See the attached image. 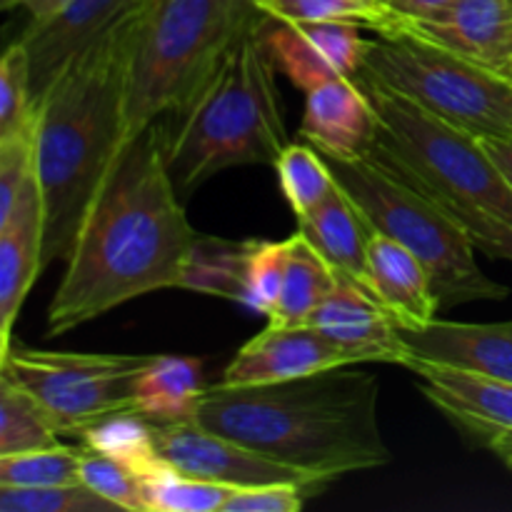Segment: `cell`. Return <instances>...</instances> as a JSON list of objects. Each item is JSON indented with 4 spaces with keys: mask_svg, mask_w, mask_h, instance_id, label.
<instances>
[{
    "mask_svg": "<svg viewBox=\"0 0 512 512\" xmlns=\"http://www.w3.org/2000/svg\"><path fill=\"white\" fill-rule=\"evenodd\" d=\"M368 38L358 78L395 90L478 138L512 135V78L403 28Z\"/></svg>",
    "mask_w": 512,
    "mask_h": 512,
    "instance_id": "7",
    "label": "cell"
},
{
    "mask_svg": "<svg viewBox=\"0 0 512 512\" xmlns=\"http://www.w3.org/2000/svg\"><path fill=\"white\" fill-rule=\"evenodd\" d=\"M263 20L258 0H143L130 35L125 140L183 108Z\"/></svg>",
    "mask_w": 512,
    "mask_h": 512,
    "instance_id": "5",
    "label": "cell"
},
{
    "mask_svg": "<svg viewBox=\"0 0 512 512\" xmlns=\"http://www.w3.org/2000/svg\"><path fill=\"white\" fill-rule=\"evenodd\" d=\"M273 168L278 173L280 190H283L285 200L293 208L295 218L318 208L338 188V180H335L325 155L310 143L285 145Z\"/></svg>",
    "mask_w": 512,
    "mask_h": 512,
    "instance_id": "27",
    "label": "cell"
},
{
    "mask_svg": "<svg viewBox=\"0 0 512 512\" xmlns=\"http://www.w3.org/2000/svg\"><path fill=\"white\" fill-rule=\"evenodd\" d=\"M40 185L0 228V358L13 348V328L30 288L43 273Z\"/></svg>",
    "mask_w": 512,
    "mask_h": 512,
    "instance_id": "20",
    "label": "cell"
},
{
    "mask_svg": "<svg viewBox=\"0 0 512 512\" xmlns=\"http://www.w3.org/2000/svg\"><path fill=\"white\" fill-rule=\"evenodd\" d=\"M308 325L333 340L340 353L355 365H405L408 360L398 320L370 293L368 285L345 273H335L333 290L310 315Z\"/></svg>",
    "mask_w": 512,
    "mask_h": 512,
    "instance_id": "11",
    "label": "cell"
},
{
    "mask_svg": "<svg viewBox=\"0 0 512 512\" xmlns=\"http://www.w3.org/2000/svg\"><path fill=\"white\" fill-rule=\"evenodd\" d=\"M385 28L410 30L465 58L503 68L512 55V0H455L438 18L420 23L393 20Z\"/></svg>",
    "mask_w": 512,
    "mask_h": 512,
    "instance_id": "18",
    "label": "cell"
},
{
    "mask_svg": "<svg viewBox=\"0 0 512 512\" xmlns=\"http://www.w3.org/2000/svg\"><path fill=\"white\" fill-rule=\"evenodd\" d=\"M355 365L340 353L333 340L325 338L308 323L278 325L268 328L235 353L225 368L220 385L225 388H250V385H273L285 380L305 378L323 370Z\"/></svg>",
    "mask_w": 512,
    "mask_h": 512,
    "instance_id": "13",
    "label": "cell"
},
{
    "mask_svg": "<svg viewBox=\"0 0 512 512\" xmlns=\"http://www.w3.org/2000/svg\"><path fill=\"white\" fill-rule=\"evenodd\" d=\"M135 10L75 55L35 100L33 148L43 198V268L68 258L90 200L125 143V85Z\"/></svg>",
    "mask_w": 512,
    "mask_h": 512,
    "instance_id": "3",
    "label": "cell"
},
{
    "mask_svg": "<svg viewBox=\"0 0 512 512\" xmlns=\"http://www.w3.org/2000/svg\"><path fill=\"white\" fill-rule=\"evenodd\" d=\"M83 448L53 445L18 455H0V485L8 488H53L80 480Z\"/></svg>",
    "mask_w": 512,
    "mask_h": 512,
    "instance_id": "28",
    "label": "cell"
},
{
    "mask_svg": "<svg viewBox=\"0 0 512 512\" xmlns=\"http://www.w3.org/2000/svg\"><path fill=\"white\" fill-rule=\"evenodd\" d=\"M483 445L493 450V453L512 470V430H503V433L490 435Z\"/></svg>",
    "mask_w": 512,
    "mask_h": 512,
    "instance_id": "41",
    "label": "cell"
},
{
    "mask_svg": "<svg viewBox=\"0 0 512 512\" xmlns=\"http://www.w3.org/2000/svg\"><path fill=\"white\" fill-rule=\"evenodd\" d=\"M500 70H503V73L508 75V78H512V55H510V60H508V63H505L503 68H500Z\"/></svg>",
    "mask_w": 512,
    "mask_h": 512,
    "instance_id": "43",
    "label": "cell"
},
{
    "mask_svg": "<svg viewBox=\"0 0 512 512\" xmlns=\"http://www.w3.org/2000/svg\"><path fill=\"white\" fill-rule=\"evenodd\" d=\"M18 3H20V0H0V8L13 10V8H18Z\"/></svg>",
    "mask_w": 512,
    "mask_h": 512,
    "instance_id": "42",
    "label": "cell"
},
{
    "mask_svg": "<svg viewBox=\"0 0 512 512\" xmlns=\"http://www.w3.org/2000/svg\"><path fill=\"white\" fill-rule=\"evenodd\" d=\"M265 40L275 65L300 90L333 78H358L365 43L358 23L320 20V23H280L265 20Z\"/></svg>",
    "mask_w": 512,
    "mask_h": 512,
    "instance_id": "12",
    "label": "cell"
},
{
    "mask_svg": "<svg viewBox=\"0 0 512 512\" xmlns=\"http://www.w3.org/2000/svg\"><path fill=\"white\" fill-rule=\"evenodd\" d=\"M378 110L375 158L445 200L512 225V188L478 135L420 108L395 90L358 78Z\"/></svg>",
    "mask_w": 512,
    "mask_h": 512,
    "instance_id": "8",
    "label": "cell"
},
{
    "mask_svg": "<svg viewBox=\"0 0 512 512\" xmlns=\"http://www.w3.org/2000/svg\"><path fill=\"white\" fill-rule=\"evenodd\" d=\"M198 235L170 178L160 118L120 145L100 180L50 300V338L140 295L180 288Z\"/></svg>",
    "mask_w": 512,
    "mask_h": 512,
    "instance_id": "1",
    "label": "cell"
},
{
    "mask_svg": "<svg viewBox=\"0 0 512 512\" xmlns=\"http://www.w3.org/2000/svg\"><path fill=\"white\" fill-rule=\"evenodd\" d=\"M230 490L228 485L190 478L165 465L143 480L145 512H220Z\"/></svg>",
    "mask_w": 512,
    "mask_h": 512,
    "instance_id": "29",
    "label": "cell"
},
{
    "mask_svg": "<svg viewBox=\"0 0 512 512\" xmlns=\"http://www.w3.org/2000/svg\"><path fill=\"white\" fill-rule=\"evenodd\" d=\"M265 20L233 45L183 108L163 118L165 160L180 198L223 170L273 165L290 143Z\"/></svg>",
    "mask_w": 512,
    "mask_h": 512,
    "instance_id": "4",
    "label": "cell"
},
{
    "mask_svg": "<svg viewBox=\"0 0 512 512\" xmlns=\"http://www.w3.org/2000/svg\"><path fill=\"white\" fill-rule=\"evenodd\" d=\"M195 423L323 485L390 463L380 430V378L355 365L273 385H210Z\"/></svg>",
    "mask_w": 512,
    "mask_h": 512,
    "instance_id": "2",
    "label": "cell"
},
{
    "mask_svg": "<svg viewBox=\"0 0 512 512\" xmlns=\"http://www.w3.org/2000/svg\"><path fill=\"white\" fill-rule=\"evenodd\" d=\"M378 128V110L358 78H333L308 90L300 133L325 158H365L373 153Z\"/></svg>",
    "mask_w": 512,
    "mask_h": 512,
    "instance_id": "15",
    "label": "cell"
},
{
    "mask_svg": "<svg viewBox=\"0 0 512 512\" xmlns=\"http://www.w3.org/2000/svg\"><path fill=\"white\" fill-rule=\"evenodd\" d=\"M418 185V183H415ZM425 190V188H423ZM430 193V190H428ZM460 220V223L468 228L470 238H473L475 248L480 253L490 255V258H500V260H510L512 263V225L505 223V220L495 218V215L485 213V210L478 208H468V205H458V203H450L445 200L443 195L438 193H430Z\"/></svg>",
    "mask_w": 512,
    "mask_h": 512,
    "instance_id": "36",
    "label": "cell"
},
{
    "mask_svg": "<svg viewBox=\"0 0 512 512\" xmlns=\"http://www.w3.org/2000/svg\"><path fill=\"white\" fill-rule=\"evenodd\" d=\"M305 495L315 493L295 483L233 488L220 512H298L305 505Z\"/></svg>",
    "mask_w": 512,
    "mask_h": 512,
    "instance_id": "37",
    "label": "cell"
},
{
    "mask_svg": "<svg viewBox=\"0 0 512 512\" xmlns=\"http://www.w3.org/2000/svg\"><path fill=\"white\" fill-rule=\"evenodd\" d=\"M258 5L268 18L280 23L348 20L380 30L390 20L380 0H258Z\"/></svg>",
    "mask_w": 512,
    "mask_h": 512,
    "instance_id": "30",
    "label": "cell"
},
{
    "mask_svg": "<svg viewBox=\"0 0 512 512\" xmlns=\"http://www.w3.org/2000/svg\"><path fill=\"white\" fill-rule=\"evenodd\" d=\"M333 285L335 270L300 238V233H293L288 238V268H285L283 290L268 320L278 325L308 323L310 315L328 298Z\"/></svg>",
    "mask_w": 512,
    "mask_h": 512,
    "instance_id": "24",
    "label": "cell"
},
{
    "mask_svg": "<svg viewBox=\"0 0 512 512\" xmlns=\"http://www.w3.org/2000/svg\"><path fill=\"white\" fill-rule=\"evenodd\" d=\"M60 445V433L43 405L10 375L0 373V455Z\"/></svg>",
    "mask_w": 512,
    "mask_h": 512,
    "instance_id": "25",
    "label": "cell"
},
{
    "mask_svg": "<svg viewBox=\"0 0 512 512\" xmlns=\"http://www.w3.org/2000/svg\"><path fill=\"white\" fill-rule=\"evenodd\" d=\"M35 188H38V175H35L33 125H28L18 133L0 138V228L10 223L15 210Z\"/></svg>",
    "mask_w": 512,
    "mask_h": 512,
    "instance_id": "31",
    "label": "cell"
},
{
    "mask_svg": "<svg viewBox=\"0 0 512 512\" xmlns=\"http://www.w3.org/2000/svg\"><path fill=\"white\" fill-rule=\"evenodd\" d=\"M363 283L398 320L400 328H423L438 318L440 303L428 268L418 255L390 235H370Z\"/></svg>",
    "mask_w": 512,
    "mask_h": 512,
    "instance_id": "19",
    "label": "cell"
},
{
    "mask_svg": "<svg viewBox=\"0 0 512 512\" xmlns=\"http://www.w3.org/2000/svg\"><path fill=\"white\" fill-rule=\"evenodd\" d=\"M380 3L388 10V23H393V20L420 23V20L438 18V15L445 13L455 0H380Z\"/></svg>",
    "mask_w": 512,
    "mask_h": 512,
    "instance_id": "38",
    "label": "cell"
},
{
    "mask_svg": "<svg viewBox=\"0 0 512 512\" xmlns=\"http://www.w3.org/2000/svg\"><path fill=\"white\" fill-rule=\"evenodd\" d=\"M153 355L58 353L13 345L0 373L28 390L58 428L60 438H83L90 425L133 413L135 383Z\"/></svg>",
    "mask_w": 512,
    "mask_h": 512,
    "instance_id": "9",
    "label": "cell"
},
{
    "mask_svg": "<svg viewBox=\"0 0 512 512\" xmlns=\"http://www.w3.org/2000/svg\"><path fill=\"white\" fill-rule=\"evenodd\" d=\"M35 98L30 58L20 40L8 45L0 60V138L33 125Z\"/></svg>",
    "mask_w": 512,
    "mask_h": 512,
    "instance_id": "33",
    "label": "cell"
},
{
    "mask_svg": "<svg viewBox=\"0 0 512 512\" xmlns=\"http://www.w3.org/2000/svg\"><path fill=\"white\" fill-rule=\"evenodd\" d=\"M295 233H300V238L335 273H345L363 283L368 243L375 230L363 215V210L358 208V203L340 185L318 208L300 215Z\"/></svg>",
    "mask_w": 512,
    "mask_h": 512,
    "instance_id": "21",
    "label": "cell"
},
{
    "mask_svg": "<svg viewBox=\"0 0 512 512\" xmlns=\"http://www.w3.org/2000/svg\"><path fill=\"white\" fill-rule=\"evenodd\" d=\"M340 188L358 203L375 233H385L428 268L440 310L478 300H505L508 285L480 270L468 228L435 195L375 155L325 158Z\"/></svg>",
    "mask_w": 512,
    "mask_h": 512,
    "instance_id": "6",
    "label": "cell"
},
{
    "mask_svg": "<svg viewBox=\"0 0 512 512\" xmlns=\"http://www.w3.org/2000/svg\"><path fill=\"white\" fill-rule=\"evenodd\" d=\"M68 3H73V0H20L18 8L28 10L30 20H43L48 18V15L58 13V10L65 8Z\"/></svg>",
    "mask_w": 512,
    "mask_h": 512,
    "instance_id": "40",
    "label": "cell"
},
{
    "mask_svg": "<svg viewBox=\"0 0 512 512\" xmlns=\"http://www.w3.org/2000/svg\"><path fill=\"white\" fill-rule=\"evenodd\" d=\"M203 360L185 355H153L135 383L133 413L153 425L195 420L205 390Z\"/></svg>",
    "mask_w": 512,
    "mask_h": 512,
    "instance_id": "22",
    "label": "cell"
},
{
    "mask_svg": "<svg viewBox=\"0 0 512 512\" xmlns=\"http://www.w3.org/2000/svg\"><path fill=\"white\" fill-rule=\"evenodd\" d=\"M403 368L418 375L420 390L435 408L480 443L512 430V383L420 358H408Z\"/></svg>",
    "mask_w": 512,
    "mask_h": 512,
    "instance_id": "16",
    "label": "cell"
},
{
    "mask_svg": "<svg viewBox=\"0 0 512 512\" xmlns=\"http://www.w3.org/2000/svg\"><path fill=\"white\" fill-rule=\"evenodd\" d=\"M285 268H288V240H280V243L258 240L253 258H250L248 305L245 308L263 315L273 313L280 290H283Z\"/></svg>",
    "mask_w": 512,
    "mask_h": 512,
    "instance_id": "35",
    "label": "cell"
},
{
    "mask_svg": "<svg viewBox=\"0 0 512 512\" xmlns=\"http://www.w3.org/2000/svg\"><path fill=\"white\" fill-rule=\"evenodd\" d=\"M408 358L450 365L485 378L512 383V320L453 323L435 318L423 328H400Z\"/></svg>",
    "mask_w": 512,
    "mask_h": 512,
    "instance_id": "17",
    "label": "cell"
},
{
    "mask_svg": "<svg viewBox=\"0 0 512 512\" xmlns=\"http://www.w3.org/2000/svg\"><path fill=\"white\" fill-rule=\"evenodd\" d=\"M158 455L175 473L228 488H253V485L295 483L308 490H320L323 483L308 478L300 470L288 468L238 440L220 435L205 425L188 423L153 425Z\"/></svg>",
    "mask_w": 512,
    "mask_h": 512,
    "instance_id": "10",
    "label": "cell"
},
{
    "mask_svg": "<svg viewBox=\"0 0 512 512\" xmlns=\"http://www.w3.org/2000/svg\"><path fill=\"white\" fill-rule=\"evenodd\" d=\"M3 512H120L85 483L53 485V488H8L0 485Z\"/></svg>",
    "mask_w": 512,
    "mask_h": 512,
    "instance_id": "32",
    "label": "cell"
},
{
    "mask_svg": "<svg viewBox=\"0 0 512 512\" xmlns=\"http://www.w3.org/2000/svg\"><path fill=\"white\" fill-rule=\"evenodd\" d=\"M480 140H483L488 155L493 158V163L498 165V170L512 188V135H490V138Z\"/></svg>",
    "mask_w": 512,
    "mask_h": 512,
    "instance_id": "39",
    "label": "cell"
},
{
    "mask_svg": "<svg viewBox=\"0 0 512 512\" xmlns=\"http://www.w3.org/2000/svg\"><path fill=\"white\" fill-rule=\"evenodd\" d=\"M83 443L85 448L130 465L143 478L165 468L155 445L153 423L140 418L138 413H118L90 425L83 433Z\"/></svg>",
    "mask_w": 512,
    "mask_h": 512,
    "instance_id": "26",
    "label": "cell"
},
{
    "mask_svg": "<svg viewBox=\"0 0 512 512\" xmlns=\"http://www.w3.org/2000/svg\"><path fill=\"white\" fill-rule=\"evenodd\" d=\"M143 0H73L43 20H30L20 43L30 58V83L38 100L60 70L98 43Z\"/></svg>",
    "mask_w": 512,
    "mask_h": 512,
    "instance_id": "14",
    "label": "cell"
},
{
    "mask_svg": "<svg viewBox=\"0 0 512 512\" xmlns=\"http://www.w3.org/2000/svg\"><path fill=\"white\" fill-rule=\"evenodd\" d=\"M80 480L118 505L120 510L128 512H145L143 498V475L133 470L130 465L120 463V460L110 458V455L98 453L83 445V460H80Z\"/></svg>",
    "mask_w": 512,
    "mask_h": 512,
    "instance_id": "34",
    "label": "cell"
},
{
    "mask_svg": "<svg viewBox=\"0 0 512 512\" xmlns=\"http://www.w3.org/2000/svg\"><path fill=\"white\" fill-rule=\"evenodd\" d=\"M255 243L258 240L235 243V240L198 235L185 263L180 288L220 295V298L248 305V273Z\"/></svg>",
    "mask_w": 512,
    "mask_h": 512,
    "instance_id": "23",
    "label": "cell"
}]
</instances>
